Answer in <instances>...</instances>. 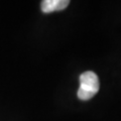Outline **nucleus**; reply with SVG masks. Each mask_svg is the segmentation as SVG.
Wrapping results in <instances>:
<instances>
[{
	"mask_svg": "<svg viewBox=\"0 0 121 121\" xmlns=\"http://www.w3.org/2000/svg\"><path fill=\"white\" fill-rule=\"evenodd\" d=\"M69 4V0H43L40 3V8L43 13H52L64 10Z\"/></svg>",
	"mask_w": 121,
	"mask_h": 121,
	"instance_id": "nucleus-2",
	"label": "nucleus"
},
{
	"mask_svg": "<svg viewBox=\"0 0 121 121\" xmlns=\"http://www.w3.org/2000/svg\"><path fill=\"white\" fill-rule=\"evenodd\" d=\"M100 83L98 76L92 71L84 72L80 76V87L78 90V98L87 101L93 98L99 91Z\"/></svg>",
	"mask_w": 121,
	"mask_h": 121,
	"instance_id": "nucleus-1",
	"label": "nucleus"
}]
</instances>
